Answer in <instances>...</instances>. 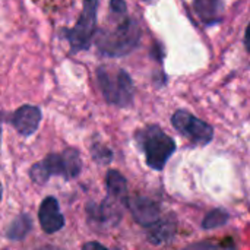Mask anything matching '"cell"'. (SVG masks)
Wrapping results in <instances>:
<instances>
[{"mask_svg": "<svg viewBox=\"0 0 250 250\" xmlns=\"http://www.w3.org/2000/svg\"><path fill=\"white\" fill-rule=\"evenodd\" d=\"M81 171V158L78 151L66 149L63 154H50L44 161L37 163L31 168V177L37 183H44L50 176H63L66 179L76 177Z\"/></svg>", "mask_w": 250, "mask_h": 250, "instance_id": "3957f363", "label": "cell"}, {"mask_svg": "<svg viewBox=\"0 0 250 250\" xmlns=\"http://www.w3.org/2000/svg\"><path fill=\"white\" fill-rule=\"evenodd\" d=\"M138 139L145 152L146 164L154 170H163L168 158L176 151L174 141L158 126H149L144 129L138 135Z\"/></svg>", "mask_w": 250, "mask_h": 250, "instance_id": "277c9868", "label": "cell"}, {"mask_svg": "<svg viewBox=\"0 0 250 250\" xmlns=\"http://www.w3.org/2000/svg\"><path fill=\"white\" fill-rule=\"evenodd\" d=\"M139 41V23L133 18H129L127 15L122 16V21L116 26L100 29L95 38L98 50L110 57H120L129 54L136 48Z\"/></svg>", "mask_w": 250, "mask_h": 250, "instance_id": "6da1fadb", "label": "cell"}, {"mask_svg": "<svg viewBox=\"0 0 250 250\" xmlns=\"http://www.w3.org/2000/svg\"><path fill=\"white\" fill-rule=\"evenodd\" d=\"M82 250H108L107 248H104L103 245L97 243V242H89L86 245H83Z\"/></svg>", "mask_w": 250, "mask_h": 250, "instance_id": "e0dca14e", "label": "cell"}, {"mask_svg": "<svg viewBox=\"0 0 250 250\" xmlns=\"http://www.w3.org/2000/svg\"><path fill=\"white\" fill-rule=\"evenodd\" d=\"M31 229V218L29 215H21L18 217L9 227L7 236L13 240H21L26 236V233Z\"/></svg>", "mask_w": 250, "mask_h": 250, "instance_id": "7c38bea8", "label": "cell"}, {"mask_svg": "<svg viewBox=\"0 0 250 250\" xmlns=\"http://www.w3.org/2000/svg\"><path fill=\"white\" fill-rule=\"evenodd\" d=\"M152 231L149 234V239L154 242V243H160V242H164V240H168L170 237V233L173 231L171 226L168 223H154L152 226Z\"/></svg>", "mask_w": 250, "mask_h": 250, "instance_id": "5bb4252c", "label": "cell"}, {"mask_svg": "<svg viewBox=\"0 0 250 250\" xmlns=\"http://www.w3.org/2000/svg\"><path fill=\"white\" fill-rule=\"evenodd\" d=\"M40 224L45 233H56L64 226V217L60 212L59 204L54 198H45L38 211Z\"/></svg>", "mask_w": 250, "mask_h": 250, "instance_id": "52a82bcc", "label": "cell"}, {"mask_svg": "<svg viewBox=\"0 0 250 250\" xmlns=\"http://www.w3.org/2000/svg\"><path fill=\"white\" fill-rule=\"evenodd\" d=\"M100 0H83L82 13L70 29H64V38L69 41L72 51L78 53L89 48L97 32V10Z\"/></svg>", "mask_w": 250, "mask_h": 250, "instance_id": "5b68a950", "label": "cell"}, {"mask_svg": "<svg viewBox=\"0 0 250 250\" xmlns=\"http://www.w3.org/2000/svg\"><path fill=\"white\" fill-rule=\"evenodd\" d=\"M186 250H236V246L231 242H214V240H207V242H199L192 246H189Z\"/></svg>", "mask_w": 250, "mask_h": 250, "instance_id": "9a60e30c", "label": "cell"}, {"mask_svg": "<svg viewBox=\"0 0 250 250\" xmlns=\"http://www.w3.org/2000/svg\"><path fill=\"white\" fill-rule=\"evenodd\" d=\"M0 141H1V125H0Z\"/></svg>", "mask_w": 250, "mask_h": 250, "instance_id": "ac0fdd59", "label": "cell"}, {"mask_svg": "<svg viewBox=\"0 0 250 250\" xmlns=\"http://www.w3.org/2000/svg\"><path fill=\"white\" fill-rule=\"evenodd\" d=\"M0 199H1V186H0Z\"/></svg>", "mask_w": 250, "mask_h": 250, "instance_id": "d6986e66", "label": "cell"}, {"mask_svg": "<svg viewBox=\"0 0 250 250\" xmlns=\"http://www.w3.org/2000/svg\"><path fill=\"white\" fill-rule=\"evenodd\" d=\"M193 9L199 19L207 25L218 23L223 18L221 0H193Z\"/></svg>", "mask_w": 250, "mask_h": 250, "instance_id": "30bf717a", "label": "cell"}, {"mask_svg": "<svg viewBox=\"0 0 250 250\" xmlns=\"http://www.w3.org/2000/svg\"><path fill=\"white\" fill-rule=\"evenodd\" d=\"M227 220H229L227 212H224V211H221V209H214V211H211V212L205 217V220L202 221V227H204L205 230L217 229V227L224 226V224L227 223Z\"/></svg>", "mask_w": 250, "mask_h": 250, "instance_id": "4fadbf2b", "label": "cell"}, {"mask_svg": "<svg viewBox=\"0 0 250 250\" xmlns=\"http://www.w3.org/2000/svg\"><path fill=\"white\" fill-rule=\"evenodd\" d=\"M173 126L195 145H207L214 138V129L186 110H177L171 117Z\"/></svg>", "mask_w": 250, "mask_h": 250, "instance_id": "8992f818", "label": "cell"}, {"mask_svg": "<svg viewBox=\"0 0 250 250\" xmlns=\"http://www.w3.org/2000/svg\"><path fill=\"white\" fill-rule=\"evenodd\" d=\"M105 185L108 193H111L116 198H125L127 192V185L126 179L116 170H110L105 177Z\"/></svg>", "mask_w": 250, "mask_h": 250, "instance_id": "8fae6325", "label": "cell"}, {"mask_svg": "<svg viewBox=\"0 0 250 250\" xmlns=\"http://www.w3.org/2000/svg\"><path fill=\"white\" fill-rule=\"evenodd\" d=\"M98 86L103 97L108 104L127 107L133 101V81L130 75L123 69H114L108 66H101L97 70Z\"/></svg>", "mask_w": 250, "mask_h": 250, "instance_id": "7a4b0ae2", "label": "cell"}, {"mask_svg": "<svg viewBox=\"0 0 250 250\" xmlns=\"http://www.w3.org/2000/svg\"><path fill=\"white\" fill-rule=\"evenodd\" d=\"M40 120H41V110L35 105L26 104L15 111L12 117V125L21 135L29 136L38 129Z\"/></svg>", "mask_w": 250, "mask_h": 250, "instance_id": "ba28073f", "label": "cell"}, {"mask_svg": "<svg viewBox=\"0 0 250 250\" xmlns=\"http://www.w3.org/2000/svg\"><path fill=\"white\" fill-rule=\"evenodd\" d=\"M130 209L135 217V220L142 226H152L160 218V211L155 202L146 199V198H136L130 201Z\"/></svg>", "mask_w": 250, "mask_h": 250, "instance_id": "9c48e42d", "label": "cell"}, {"mask_svg": "<svg viewBox=\"0 0 250 250\" xmlns=\"http://www.w3.org/2000/svg\"><path fill=\"white\" fill-rule=\"evenodd\" d=\"M110 9L113 13L122 16V15H126L127 12V6H126V1L125 0H111L110 1Z\"/></svg>", "mask_w": 250, "mask_h": 250, "instance_id": "2e32d148", "label": "cell"}]
</instances>
